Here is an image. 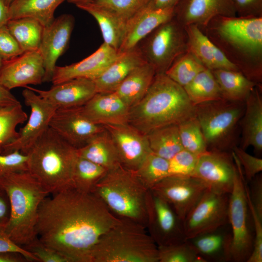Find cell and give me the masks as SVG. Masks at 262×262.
Masks as SVG:
<instances>
[{
    "mask_svg": "<svg viewBox=\"0 0 262 262\" xmlns=\"http://www.w3.org/2000/svg\"><path fill=\"white\" fill-rule=\"evenodd\" d=\"M119 221L93 193L71 187L41 203L36 232L42 243L72 262H89L99 239Z\"/></svg>",
    "mask_w": 262,
    "mask_h": 262,
    "instance_id": "cell-1",
    "label": "cell"
},
{
    "mask_svg": "<svg viewBox=\"0 0 262 262\" xmlns=\"http://www.w3.org/2000/svg\"><path fill=\"white\" fill-rule=\"evenodd\" d=\"M199 29L245 76L262 85V17L219 16Z\"/></svg>",
    "mask_w": 262,
    "mask_h": 262,
    "instance_id": "cell-2",
    "label": "cell"
},
{
    "mask_svg": "<svg viewBox=\"0 0 262 262\" xmlns=\"http://www.w3.org/2000/svg\"><path fill=\"white\" fill-rule=\"evenodd\" d=\"M194 116L195 106L184 88L165 73H158L144 97L130 108L128 123L147 134Z\"/></svg>",
    "mask_w": 262,
    "mask_h": 262,
    "instance_id": "cell-3",
    "label": "cell"
},
{
    "mask_svg": "<svg viewBox=\"0 0 262 262\" xmlns=\"http://www.w3.org/2000/svg\"><path fill=\"white\" fill-rule=\"evenodd\" d=\"M7 193L11 214L4 229L11 240L23 247L37 237L39 207L49 193L28 171L11 173L0 179Z\"/></svg>",
    "mask_w": 262,
    "mask_h": 262,
    "instance_id": "cell-4",
    "label": "cell"
},
{
    "mask_svg": "<svg viewBox=\"0 0 262 262\" xmlns=\"http://www.w3.org/2000/svg\"><path fill=\"white\" fill-rule=\"evenodd\" d=\"M28 171L53 195L72 187L77 149L49 127L26 153Z\"/></svg>",
    "mask_w": 262,
    "mask_h": 262,
    "instance_id": "cell-5",
    "label": "cell"
},
{
    "mask_svg": "<svg viewBox=\"0 0 262 262\" xmlns=\"http://www.w3.org/2000/svg\"><path fill=\"white\" fill-rule=\"evenodd\" d=\"M89 262H158V246L146 227L120 218L99 239Z\"/></svg>",
    "mask_w": 262,
    "mask_h": 262,
    "instance_id": "cell-6",
    "label": "cell"
},
{
    "mask_svg": "<svg viewBox=\"0 0 262 262\" xmlns=\"http://www.w3.org/2000/svg\"><path fill=\"white\" fill-rule=\"evenodd\" d=\"M147 188L134 171L122 165L108 171L92 193L116 217L139 223H147Z\"/></svg>",
    "mask_w": 262,
    "mask_h": 262,
    "instance_id": "cell-7",
    "label": "cell"
},
{
    "mask_svg": "<svg viewBox=\"0 0 262 262\" xmlns=\"http://www.w3.org/2000/svg\"><path fill=\"white\" fill-rule=\"evenodd\" d=\"M245 102L221 98L195 106L208 149L231 152L237 146V129Z\"/></svg>",
    "mask_w": 262,
    "mask_h": 262,
    "instance_id": "cell-8",
    "label": "cell"
},
{
    "mask_svg": "<svg viewBox=\"0 0 262 262\" xmlns=\"http://www.w3.org/2000/svg\"><path fill=\"white\" fill-rule=\"evenodd\" d=\"M232 154L237 169L228 207V220L232 233V262H246L252 251L254 231L247 203V183L240 163Z\"/></svg>",
    "mask_w": 262,
    "mask_h": 262,
    "instance_id": "cell-9",
    "label": "cell"
},
{
    "mask_svg": "<svg viewBox=\"0 0 262 262\" xmlns=\"http://www.w3.org/2000/svg\"><path fill=\"white\" fill-rule=\"evenodd\" d=\"M143 40V44L139 47L146 62L154 67L156 74L165 73L179 57L188 51L185 26L174 16L158 26Z\"/></svg>",
    "mask_w": 262,
    "mask_h": 262,
    "instance_id": "cell-10",
    "label": "cell"
},
{
    "mask_svg": "<svg viewBox=\"0 0 262 262\" xmlns=\"http://www.w3.org/2000/svg\"><path fill=\"white\" fill-rule=\"evenodd\" d=\"M229 195L207 189L183 220L185 240L229 223Z\"/></svg>",
    "mask_w": 262,
    "mask_h": 262,
    "instance_id": "cell-11",
    "label": "cell"
},
{
    "mask_svg": "<svg viewBox=\"0 0 262 262\" xmlns=\"http://www.w3.org/2000/svg\"><path fill=\"white\" fill-rule=\"evenodd\" d=\"M146 229L157 246L185 241L183 220L172 206L150 189L147 196Z\"/></svg>",
    "mask_w": 262,
    "mask_h": 262,
    "instance_id": "cell-12",
    "label": "cell"
},
{
    "mask_svg": "<svg viewBox=\"0 0 262 262\" xmlns=\"http://www.w3.org/2000/svg\"><path fill=\"white\" fill-rule=\"evenodd\" d=\"M237 170L231 152L208 149L198 156L192 176L209 190L229 195Z\"/></svg>",
    "mask_w": 262,
    "mask_h": 262,
    "instance_id": "cell-13",
    "label": "cell"
},
{
    "mask_svg": "<svg viewBox=\"0 0 262 262\" xmlns=\"http://www.w3.org/2000/svg\"><path fill=\"white\" fill-rule=\"evenodd\" d=\"M22 95L25 104L30 108V115L25 125L18 131V137L5 148L2 154L14 151L26 154L49 128L50 119L57 109L28 87L22 91Z\"/></svg>",
    "mask_w": 262,
    "mask_h": 262,
    "instance_id": "cell-14",
    "label": "cell"
},
{
    "mask_svg": "<svg viewBox=\"0 0 262 262\" xmlns=\"http://www.w3.org/2000/svg\"><path fill=\"white\" fill-rule=\"evenodd\" d=\"M207 189L194 177L177 176H168L150 189L167 201L182 220Z\"/></svg>",
    "mask_w": 262,
    "mask_h": 262,
    "instance_id": "cell-15",
    "label": "cell"
},
{
    "mask_svg": "<svg viewBox=\"0 0 262 262\" xmlns=\"http://www.w3.org/2000/svg\"><path fill=\"white\" fill-rule=\"evenodd\" d=\"M81 107L57 108L49 124L50 128L77 149L105 130L103 126L84 115Z\"/></svg>",
    "mask_w": 262,
    "mask_h": 262,
    "instance_id": "cell-16",
    "label": "cell"
},
{
    "mask_svg": "<svg viewBox=\"0 0 262 262\" xmlns=\"http://www.w3.org/2000/svg\"><path fill=\"white\" fill-rule=\"evenodd\" d=\"M75 24L74 16L64 14L55 18L49 26L44 27L39 48L45 68L44 82H50L58 58L69 45Z\"/></svg>",
    "mask_w": 262,
    "mask_h": 262,
    "instance_id": "cell-17",
    "label": "cell"
},
{
    "mask_svg": "<svg viewBox=\"0 0 262 262\" xmlns=\"http://www.w3.org/2000/svg\"><path fill=\"white\" fill-rule=\"evenodd\" d=\"M44 76L43 59L39 49L26 51L3 61L0 70V84L11 90L30 84H41Z\"/></svg>",
    "mask_w": 262,
    "mask_h": 262,
    "instance_id": "cell-18",
    "label": "cell"
},
{
    "mask_svg": "<svg viewBox=\"0 0 262 262\" xmlns=\"http://www.w3.org/2000/svg\"><path fill=\"white\" fill-rule=\"evenodd\" d=\"M116 148L121 165L135 171L151 152L146 134L129 123L103 125Z\"/></svg>",
    "mask_w": 262,
    "mask_h": 262,
    "instance_id": "cell-19",
    "label": "cell"
},
{
    "mask_svg": "<svg viewBox=\"0 0 262 262\" xmlns=\"http://www.w3.org/2000/svg\"><path fill=\"white\" fill-rule=\"evenodd\" d=\"M25 87L32 90L57 108L82 107L97 93L94 80L85 78L73 79L53 84L47 90L29 86Z\"/></svg>",
    "mask_w": 262,
    "mask_h": 262,
    "instance_id": "cell-20",
    "label": "cell"
},
{
    "mask_svg": "<svg viewBox=\"0 0 262 262\" xmlns=\"http://www.w3.org/2000/svg\"><path fill=\"white\" fill-rule=\"evenodd\" d=\"M120 54L117 50L103 42L94 52L78 62L63 66H56L51 82L56 84L78 78L94 80Z\"/></svg>",
    "mask_w": 262,
    "mask_h": 262,
    "instance_id": "cell-21",
    "label": "cell"
},
{
    "mask_svg": "<svg viewBox=\"0 0 262 262\" xmlns=\"http://www.w3.org/2000/svg\"><path fill=\"white\" fill-rule=\"evenodd\" d=\"M219 16H237L231 0H181L174 8V17L184 26L200 28Z\"/></svg>",
    "mask_w": 262,
    "mask_h": 262,
    "instance_id": "cell-22",
    "label": "cell"
},
{
    "mask_svg": "<svg viewBox=\"0 0 262 262\" xmlns=\"http://www.w3.org/2000/svg\"><path fill=\"white\" fill-rule=\"evenodd\" d=\"M81 109L90 120L103 126L128 123L130 107L112 92L96 93Z\"/></svg>",
    "mask_w": 262,
    "mask_h": 262,
    "instance_id": "cell-23",
    "label": "cell"
},
{
    "mask_svg": "<svg viewBox=\"0 0 262 262\" xmlns=\"http://www.w3.org/2000/svg\"><path fill=\"white\" fill-rule=\"evenodd\" d=\"M174 16V8L153 10L145 7L128 21L118 52L136 47L156 28Z\"/></svg>",
    "mask_w": 262,
    "mask_h": 262,
    "instance_id": "cell-24",
    "label": "cell"
},
{
    "mask_svg": "<svg viewBox=\"0 0 262 262\" xmlns=\"http://www.w3.org/2000/svg\"><path fill=\"white\" fill-rule=\"evenodd\" d=\"M186 240L206 262H232V233L229 223Z\"/></svg>",
    "mask_w": 262,
    "mask_h": 262,
    "instance_id": "cell-25",
    "label": "cell"
},
{
    "mask_svg": "<svg viewBox=\"0 0 262 262\" xmlns=\"http://www.w3.org/2000/svg\"><path fill=\"white\" fill-rule=\"evenodd\" d=\"M262 86H256L245 101V109L240 121L242 129L241 148L252 146L257 154L262 151Z\"/></svg>",
    "mask_w": 262,
    "mask_h": 262,
    "instance_id": "cell-26",
    "label": "cell"
},
{
    "mask_svg": "<svg viewBox=\"0 0 262 262\" xmlns=\"http://www.w3.org/2000/svg\"><path fill=\"white\" fill-rule=\"evenodd\" d=\"M188 38V50L211 71L227 69L239 71L223 52L195 24L185 26Z\"/></svg>",
    "mask_w": 262,
    "mask_h": 262,
    "instance_id": "cell-27",
    "label": "cell"
},
{
    "mask_svg": "<svg viewBox=\"0 0 262 262\" xmlns=\"http://www.w3.org/2000/svg\"><path fill=\"white\" fill-rule=\"evenodd\" d=\"M146 63L138 46L120 53L110 66L94 80L97 93L114 92L132 71Z\"/></svg>",
    "mask_w": 262,
    "mask_h": 262,
    "instance_id": "cell-28",
    "label": "cell"
},
{
    "mask_svg": "<svg viewBox=\"0 0 262 262\" xmlns=\"http://www.w3.org/2000/svg\"><path fill=\"white\" fill-rule=\"evenodd\" d=\"M76 6L95 18L100 29L104 43L118 51L128 22L90 1Z\"/></svg>",
    "mask_w": 262,
    "mask_h": 262,
    "instance_id": "cell-29",
    "label": "cell"
},
{
    "mask_svg": "<svg viewBox=\"0 0 262 262\" xmlns=\"http://www.w3.org/2000/svg\"><path fill=\"white\" fill-rule=\"evenodd\" d=\"M156 74L154 67L146 63L132 71L114 92L131 108L144 97Z\"/></svg>",
    "mask_w": 262,
    "mask_h": 262,
    "instance_id": "cell-30",
    "label": "cell"
},
{
    "mask_svg": "<svg viewBox=\"0 0 262 262\" xmlns=\"http://www.w3.org/2000/svg\"><path fill=\"white\" fill-rule=\"evenodd\" d=\"M77 153L78 156L102 166L108 171L121 165L116 148L105 129L86 145L77 149Z\"/></svg>",
    "mask_w": 262,
    "mask_h": 262,
    "instance_id": "cell-31",
    "label": "cell"
},
{
    "mask_svg": "<svg viewBox=\"0 0 262 262\" xmlns=\"http://www.w3.org/2000/svg\"><path fill=\"white\" fill-rule=\"evenodd\" d=\"M65 0H13L8 7L9 18L30 17L46 27L53 22L55 10Z\"/></svg>",
    "mask_w": 262,
    "mask_h": 262,
    "instance_id": "cell-32",
    "label": "cell"
},
{
    "mask_svg": "<svg viewBox=\"0 0 262 262\" xmlns=\"http://www.w3.org/2000/svg\"><path fill=\"white\" fill-rule=\"evenodd\" d=\"M219 85L223 98L245 102L251 92L258 85L240 71L227 69L212 71Z\"/></svg>",
    "mask_w": 262,
    "mask_h": 262,
    "instance_id": "cell-33",
    "label": "cell"
},
{
    "mask_svg": "<svg viewBox=\"0 0 262 262\" xmlns=\"http://www.w3.org/2000/svg\"><path fill=\"white\" fill-rule=\"evenodd\" d=\"M6 26L24 52L39 49L44 26L37 20L30 17L11 19Z\"/></svg>",
    "mask_w": 262,
    "mask_h": 262,
    "instance_id": "cell-34",
    "label": "cell"
},
{
    "mask_svg": "<svg viewBox=\"0 0 262 262\" xmlns=\"http://www.w3.org/2000/svg\"><path fill=\"white\" fill-rule=\"evenodd\" d=\"M151 152L169 160L183 149L177 125H171L154 129L147 134Z\"/></svg>",
    "mask_w": 262,
    "mask_h": 262,
    "instance_id": "cell-35",
    "label": "cell"
},
{
    "mask_svg": "<svg viewBox=\"0 0 262 262\" xmlns=\"http://www.w3.org/2000/svg\"><path fill=\"white\" fill-rule=\"evenodd\" d=\"M183 88L194 106L223 98L212 71L207 68L199 72Z\"/></svg>",
    "mask_w": 262,
    "mask_h": 262,
    "instance_id": "cell-36",
    "label": "cell"
},
{
    "mask_svg": "<svg viewBox=\"0 0 262 262\" xmlns=\"http://www.w3.org/2000/svg\"><path fill=\"white\" fill-rule=\"evenodd\" d=\"M28 115L20 103L0 107V153L18 137L16 127L23 124Z\"/></svg>",
    "mask_w": 262,
    "mask_h": 262,
    "instance_id": "cell-37",
    "label": "cell"
},
{
    "mask_svg": "<svg viewBox=\"0 0 262 262\" xmlns=\"http://www.w3.org/2000/svg\"><path fill=\"white\" fill-rule=\"evenodd\" d=\"M107 172L102 166L78 155L73 171L72 187L81 192L92 193Z\"/></svg>",
    "mask_w": 262,
    "mask_h": 262,
    "instance_id": "cell-38",
    "label": "cell"
},
{
    "mask_svg": "<svg viewBox=\"0 0 262 262\" xmlns=\"http://www.w3.org/2000/svg\"><path fill=\"white\" fill-rule=\"evenodd\" d=\"M205 68L200 61L188 50L173 62L165 74L183 87Z\"/></svg>",
    "mask_w": 262,
    "mask_h": 262,
    "instance_id": "cell-39",
    "label": "cell"
},
{
    "mask_svg": "<svg viewBox=\"0 0 262 262\" xmlns=\"http://www.w3.org/2000/svg\"><path fill=\"white\" fill-rule=\"evenodd\" d=\"M169 161L152 152L144 159L136 175L148 189L168 176Z\"/></svg>",
    "mask_w": 262,
    "mask_h": 262,
    "instance_id": "cell-40",
    "label": "cell"
},
{
    "mask_svg": "<svg viewBox=\"0 0 262 262\" xmlns=\"http://www.w3.org/2000/svg\"><path fill=\"white\" fill-rule=\"evenodd\" d=\"M178 127L184 149L197 156L208 150L200 125L196 116L180 123Z\"/></svg>",
    "mask_w": 262,
    "mask_h": 262,
    "instance_id": "cell-41",
    "label": "cell"
},
{
    "mask_svg": "<svg viewBox=\"0 0 262 262\" xmlns=\"http://www.w3.org/2000/svg\"><path fill=\"white\" fill-rule=\"evenodd\" d=\"M158 262H206L199 256L189 243H181L158 246Z\"/></svg>",
    "mask_w": 262,
    "mask_h": 262,
    "instance_id": "cell-42",
    "label": "cell"
},
{
    "mask_svg": "<svg viewBox=\"0 0 262 262\" xmlns=\"http://www.w3.org/2000/svg\"><path fill=\"white\" fill-rule=\"evenodd\" d=\"M89 1L128 22L145 7L150 0H89Z\"/></svg>",
    "mask_w": 262,
    "mask_h": 262,
    "instance_id": "cell-43",
    "label": "cell"
},
{
    "mask_svg": "<svg viewBox=\"0 0 262 262\" xmlns=\"http://www.w3.org/2000/svg\"><path fill=\"white\" fill-rule=\"evenodd\" d=\"M198 156L182 149L168 160V176H192Z\"/></svg>",
    "mask_w": 262,
    "mask_h": 262,
    "instance_id": "cell-44",
    "label": "cell"
},
{
    "mask_svg": "<svg viewBox=\"0 0 262 262\" xmlns=\"http://www.w3.org/2000/svg\"><path fill=\"white\" fill-rule=\"evenodd\" d=\"M242 167L244 178L249 182L262 171V159L247 153L240 147L235 146L231 151Z\"/></svg>",
    "mask_w": 262,
    "mask_h": 262,
    "instance_id": "cell-45",
    "label": "cell"
},
{
    "mask_svg": "<svg viewBox=\"0 0 262 262\" xmlns=\"http://www.w3.org/2000/svg\"><path fill=\"white\" fill-rule=\"evenodd\" d=\"M28 171V156L19 151L0 153V179L11 173Z\"/></svg>",
    "mask_w": 262,
    "mask_h": 262,
    "instance_id": "cell-46",
    "label": "cell"
},
{
    "mask_svg": "<svg viewBox=\"0 0 262 262\" xmlns=\"http://www.w3.org/2000/svg\"><path fill=\"white\" fill-rule=\"evenodd\" d=\"M41 262H72L70 259L56 250L47 246L38 238L23 247Z\"/></svg>",
    "mask_w": 262,
    "mask_h": 262,
    "instance_id": "cell-47",
    "label": "cell"
},
{
    "mask_svg": "<svg viewBox=\"0 0 262 262\" xmlns=\"http://www.w3.org/2000/svg\"><path fill=\"white\" fill-rule=\"evenodd\" d=\"M23 52L6 25L0 27V58L9 60Z\"/></svg>",
    "mask_w": 262,
    "mask_h": 262,
    "instance_id": "cell-48",
    "label": "cell"
},
{
    "mask_svg": "<svg viewBox=\"0 0 262 262\" xmlns=\"http://www.w3.org/2000/svg\"><path fill=\"white\" fill-rule=\"evenodd\" d=\"M246 193L254 231L252 251L246 262H262V219H260L255 213L251 204L246 191Z\"/></svg>",
    "mask_w": 262,
    "mask_h": 262,
    "instance_id": "cell-49",
    "label": "cell"
},
{
    "mask_svg": "<svg viewBox=\"0 0 262 262\" xmlns=\"http://www.w3.org/2000/svg\"><path fill=\"white\" fill-rule=\"evenodd\" d=\"M236 16L243 18L262 17V0H231Z\"/></svg>",
    "mask_w": 262,
    "mask_h": 262,
    "instance_id": "cell-50",
    "label": "cell"
},
{
    "mask_svg": "<svg viewBox=\"0 0 262 262\" xmlns=\"http://www.w3.org/2000/svg\"><path fill=\"white\" fill-rule=\"evenodd\" d=\"M246 185V191L251 204L259 217L262 219V176L257 174Z\"/></svg>",
    "mask_w": 262,
    "mask_h": 262,
    "instance_id": "cell-51",
    "label": "cell"
},
{
    "mask_svg": "<svg viewBox=\"0 0 262 262\" xmlns=\"http://www.w3.org/2000/svg\"><path fill=\"white\" fill-rule=\"evenodd\" d=\"M3 251L17 252L22 254L28 262H39L38 258L30 252L13 242L5 232L4 228H0V252Z\"/></svg>",
    "mask_w": 262,
    "mask_h": 262,
    "instance_id": "cell-52",
    "label": "cell"
},
{
    "mask_svg": "<svg viewBox=\"0 0 262 262\" xmlns=\"http://www.w3.org/2000/svg\"><path fill=\"white\" fill-rule=\"evenodd\" d=\"M11 214L10 203L6 192L0 188V228H5Z\"/></svg>",
    "mask_w": 262,
    "mask_h": 262,
    "instance_id": "cell-53",
    "label": "cell"
},
{
    "mask_svg": "<svg viewBox=\"0 0 262 262\" xmlns=\"http://www.w3.org/2000/svg\"><path fill=\"white\" fill-rule=\"evenodd\" d=\"M20 102L8 90L0 84V107L15 105Z\"/></svg>",
    "mask_w": 262,
    "mask_h": 262,
    "instance_id": "cell-54",
    "label": "cell"
},
{
    "mask_svg": "<svg viewBox=\"0 0 262 262\" xmlns=\"http://www.w3.org/2000/svg\"><path fill=\"white\" fill-rule=\"evenodd\" d=\"M181 0H150L146 7L153 9L175 8Z\"/></svg>",
    "mask_w": 262,
    "mask_h": 262,
    "instance_id": "cell-55",
    "label": "cell"
},
{
    "mask_svg": "<svg viewBox=\"0 0 262 262\" xmlns=\"http://www.w3.org/2000/svg\"><path fill=\"white\" fill-rule=\"evenodd\" d=\"M27 259L21 253L15 251L0 252V262H25Z\"/></svg>",
    "mask_w": 262,
    "mask_h": 262,
    "instance_id": "cell-56",
    "label": "cell"
},
{
    "mask_svg": "<svg viewBox=\"0 0 262 262\" xmlns=\"http://www.w3.org/2000/svg\"><path fill=\"white\" fill-rule=\"evenodd\" d=\"M9 19L8 7L3 0H0V27L6 25Z\"/></svg>",
    "mask_w": 262,
    "mask_h": 262,
    "instance_id": "cell-57",
    "label": "cell"
},
{
    "mask_svg": "<svg viewBox=\"0 0 262 262\" xmlns=\"http://www.w3.org/2000/svg\"><path fill=\"white\" fill-rule=\"evenodd\" d=\"M89 0H67V1L69 3H72L76 5L79 4L86 2Z\"/></svg>",
    "mask_w": 262,
    "mask_h": 262,
    "instance_id": "cell-58",
    "label": "cell"
},
{
    "mask_svg": "<svg viewBox=\"0 0 262 262\" xmlns=\"http://www.w3.org/2000/svg\"><path fill=\"white\" fill-rule=\"evenodd\" d=\"M5 3V4L9 7L11 3L13 0H3Z\"/></svg>",
    "mask_w": 262,
    "mask_h": 262,
    "instance_id": "cell-59",
    "label": "cell"
},
{
    "mask_svg": "<svg viewBox=\"0 0 262 262\" xmlns=\"http://www.w3.org/2000/svg\"><path fill=\"white\" fill-rule=\"evenodd\" d=\"M3 61H4L0 58V70L2 66Z\"/></svg>",
    "mask_w": 262,
    "mask_h": 262,
    "instance_id": "cell-60",
    "label": "cell"
}]
</instances>
